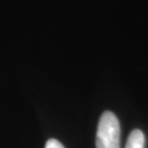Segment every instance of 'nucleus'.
Wrapping results in <instances>:
<instances>
[{"instance_id": "f257e3e1", "label": "nucleus", "mask_w": 148, "mask_h": 148, "mask_svg": "<svg viewBox=\"0 0 148 148\" xmlns=\"http://www.w3.org/2000/svg\"><path fill=\"white\" fill-rule=\"evenodd\" d=\"M95 147L121 148V125L113 112L102 113L97 130Z\"/></svg>"}, {"instance_id": "f03ea898", "label": "nucleus", "mask_w": 148, "mask_h": 148, "mask_svg": "<svg viewBox=\"0 0 148 148\" xmlns=\"http://www.w3.org/2000/svg\"><path fill=\"white\" fill-rule=\"evenodd\" d=\"M125 148H145V135L140 130H134L128 135Z\"/></svg>"}, {"instance_id": "7ed1b4c3", "label": "nucleus", "mask_w": 148, "mask_h": 148, "mask_svg": "<svg viewBox=\"0 0 148 148\" xmlns=\"http://www.w3.org/2000/svg\"><path fill=\"white\" fill-rule=\"evenodd\" d=\"M45 148H65V147L63 146V144L60 143V142H58L57 139L52 138V139H48L47 140V143L45 145Z\"/></svg>"}]
</instances>
